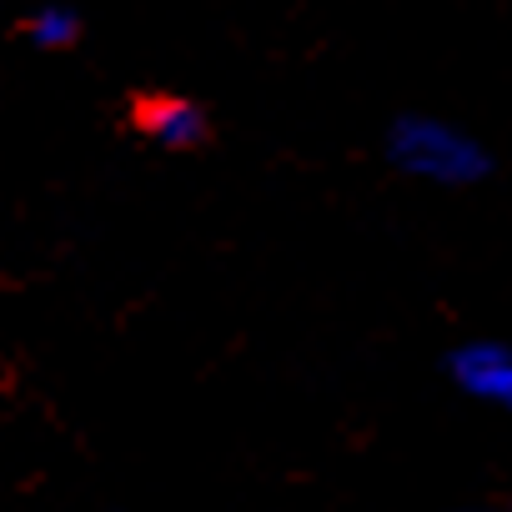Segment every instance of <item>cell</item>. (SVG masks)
Masks as SVG:
<instances>
[{
  "label": "cell",
  "mask_w": 512,
  "mask_h": 512,
  "mask_svg": "<svg viewBox=\"0 0 512 512\" xmlns=\"http://www.w3.org/2000/svg\"><path fill=\"white\" fill-rule=\"evenodd\" d=\"M392 161L422 181H442V186H467L487 171V156L472 136H462L447 121L432 116H407L392 131Z\"/></svg>",
  "instance_id": "6da1fadb"
},
{
  "label": "cell",
  "mask_w": 512,
  "mask_h": 512,
  "mask_svg": "<svg viewBox=\"0 0 512 512\" xmlns=\"http://www.w3.org/2000/svg\"><path fill=\"white\" fill-rule=\"evenodd\" d=\"M452 372L457 382L482 397V402H497V407H512V352L497 347V342H472L452 357Z\"/></svg>",
  "instance_id": "7a4b0ae2"
},
{
  "label": "cell",
  "mask_w": 512,
  "mask_h": 512,
  "mask_svg": "<svg viewBox=\"0 0 512 512\" xmlns=\"http://www.w3.org/2000/svg\"><path fill=\"white\" fill-rule=\"evenodd\" d=\"M141 126H146L161 146H196L201 131H206L201 111H196L191 101H176V96H156V101H146V106H141Z\"/></svg>",
  "instance_id": "3957f363"
},
{
  "label": "cell",
  "mask_w": 512,
  "mask_h": 512,
  "mask_svg": "<svg viewBox=\"0 0 512 512\" xmlns=\"http://www.w3.org/2000/svg\"><path fill=\"white\" fill-rule=\"evenodd\" d=\"M31 31H36V41H41V46H66V41L76 36V21H71L66 11H46V16H36V26H31Z\"/></svg>",
  "instance_id": "277c9868"
}]
</instances>
